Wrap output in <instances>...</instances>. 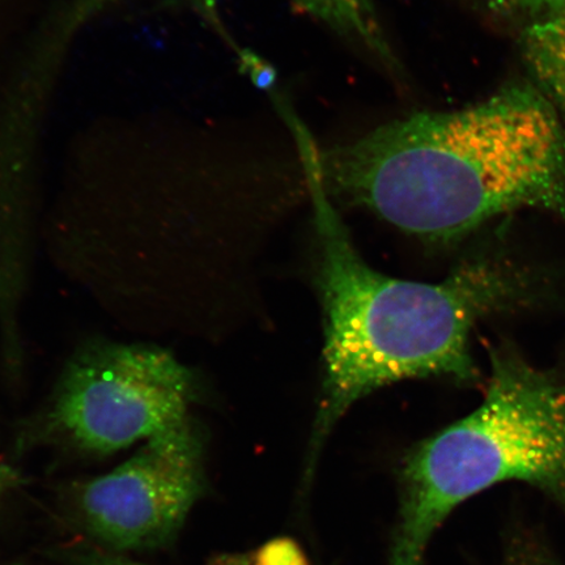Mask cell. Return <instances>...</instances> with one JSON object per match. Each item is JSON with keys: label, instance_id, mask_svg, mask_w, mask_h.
Wrapping results in <instances>:
<instances>
[{"label": "cell", "instance_id": "6da1fadb", "mask_svg": "<svg viewBox=\"0 0 565 565\" xmlns=\"http://www.w3.org/2000/svg\"><path fill=\"white\" fill-rule=\"evenodd\" d=\"M312 201L317 285L323 307V383L310 455L353 404L402 380L445 377L478 384L470 335L493 316L554 303V270L510 252L459 264L437 285L386 277L365 264L322 180L320 150L299 117L288 122Z\"/></svg>", "mask_w": 565, "mask_h": 565}, {"label": "cell", "instance_id": "7a4b0ae2", "mask_svg": "<svg viewBox=\"0 0 565 565\" xmlns=\"http://www.w3.org/2000/svg\"><path fill=\"white\" fill-rule=\"evenodd\" d=\"M331 198L395 228L450 244L500 216L550 212L565 222V127L530 86L455 111H424L320 151Z\"/></svg>", "mask_w": 565, "mask_h": 565}, {"label": "cell", "instance_id": "3957f363", "mask_svg": "<svg viewBox=\"0 0 565 565\" xmlns=\"http://www.w3.org/2000/svg\"><path fill=\"white\" fill-rule=\"evenodd\" d=\"M482 404L409 451L386 565H423L430 540L466 500L508 482L532 486L565 518V372L518 345H490Z\"/></svg>", "mask_w": 565, "mask_h": 565}, {"label": "cell", "instance_id": "277c9868", "mask_svg": "<svg viewBox=\"0 0 565 565\" xmlns=\"http://www.w3.org/2000/svg\"><path fill=\"white\" fill-rule=\"evenodd\" d=\"M192 371L146 343L100 341L68 360L51 397L19 427V443L109 456L189 418Z\"/></svg>", "mask_w": 565, "mask_h": 565}, {"label": "cell", "instance_id": "5b68a950", "mask_svg": "<svg viewBox=\"0 0 565 565\" xmlns=\"http://www.w3.org/2000/svg\"><path fill=\"white\" fill-rule=\"evenodd\" d=\"M204 487V437L189 416L117 469L82 484L76 505L84 526L106 546L158 548L179 534Z\"/></svg>", "mask_w": 565, "mask_h": 565}, {"label": "cell", "instance_id": "8992f818", "mask_svg": "<svg viewBox=\"0 0 565 565\" xmlns=\"http://www.w3.org/2000/svg\"><path fill=\"white\" fill-rule=\"evenodd\" d=\"M294 3L363 49L387 71L398 73L399 63L373 0H294Z\"/></svg>", "mask_w": 565, "mask_h": 565}, {"label": "cell", "instance_id": "52a82bcc", "mask_svg": "<svg viewBox=\"0 0 565 565\" xmlns=\"http://www.w3.org/2000/svg\"><path fill=\"white\" fill-rule=\"evenodd\" d=\"M521 44L535 81L565 117V15L533 21Z\"/></svg>", "mask_w": 565, "mask_h": 565}, {"label": "cell", "instance_id": "ba28073f", "mask_svg": "<svg viewBox=\"0 0 565 565\" xmlns=\"http://www.w3.org/2000/svg\"><path fill=\"white\" fill-rule=\"evenodd\" d=\"M476 4L499 17H518L536 20L565 15V0H472Z\"/></svg>", "mask_w": 565, "mask_h": 565}, {"label": "cell", "instance_id": "9c48e42d", "mask_svg": "<svg viewBox=\"0 0 565 565\" xmlns=\"http://www.w3.org/2000/svg\"><path fill=\"white\" fill-rule=\"evenodd\" d=\"M503 565H561L547 546L533 534L514 535Z\"/></svg>", "mask_w": 565, "mask_h": 565}, {"label": "cell", "instance_id": "30bf717a", "mask_svg": "<svg viewBox=\"0 0 565 565\" xmlns=\"http://www.w3.org/2000/svg\"><path fill=\"white\" fill-rule=\"evenodd\" d=\"M253 565H310L299 543L279 536L264 543L253 556Z\"/></svg>", "mask_w": 565, "mask_h": 565}, {"label": "cell", "instance_id": "8fae6325", "mask_svg": "<svg viewBox=\"0 0 565 565\" xmlns=\"http://www.w3.org/2000/svg\"><path fill=\"white\" fill-rule=\"evenodd\" d=\"M20 482L19 472L0 458V499L4 498L13 489H17Z\"/></svg>", "mask_w": 565, "mask_h": 565}, {"label": "cell", "instance_id": "7c38bea8", "mask_svg": "<svg viewBox=\"0 0 565 565\" xmlns=\"http://www.w3.org/2000/svg\"><path fill=\"white\" fill-rule=\"evenodd\" d=\"M81 565H146L129 559H125L122 556L108 555L94 553L88 556H84Z\"/></svg>", "mask_w": 565, "mask_h": 565}]
</instances>
